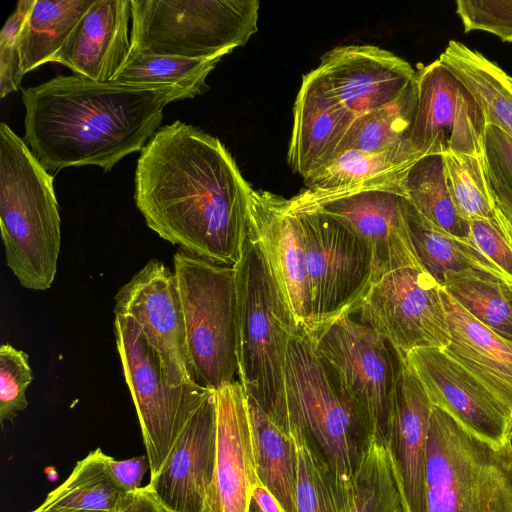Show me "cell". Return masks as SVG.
<instances>
[{
  "label": "cell",
  "instance_id": "1",
  "mask_svg": "<svg viewBox=\"0 0 512 512\" xmlns=\"http://www.w3.org/2000/svg\"><path fill=\"white\" fill-rule=\"evenodd\" d=\"M252 189L217 137L179 120L156 131L135 171V203L150 229L232 267L247 240Z\"/></svg>",
  "mask_w": 512,
  "mask_h": 512
},
{
  "label": "cell",
  "instance_id": "2",
  "mask_svg": "<svg viewBox=\"0 0 512 512\" xmlns=\"http://www.w3.org/2000/svg\"><path fill=\"white\" fill-rule=\"evenodd\" d=\"M187 98L193 97L171 85L58 76L23 89L25 142L47 171L83 165L109 171L145 147L166 105Z\"/></svg>",
  "mask_w": 512,
  "mask_h": 512
},
{
  "label": "cell",
  "instance_id": "3",
  "mask_svg": "<svg viewBox=\"0 0 512 512\" xmlns=\"http://www.w3.org/2000/svg\"><path fill=\"white\" fill-rule=\"evenodd\" d=\"M234 269L239 382L246 395L279 423L287 415L288 346L301 326L262 249L248 235Z\"/></svg>",
  "mask_w": 512,
  "mask_h": 512
},
{
  "label": "cell",
  "instance_id": "4",
  "mask_svg": "<svg viewBox=\"0 0 512 512\" xmlns=\"http://www.w3.org/2000/svg\"><path fill=\"white\" fill-rule=\"evenodd\" d=\"M0 228L6 264L27 289L55 279L61 233L53 177L26 142L0 123Z\"/></svg>",
  "mask_w": 512,
  "mask_h": 512
},
{
  "label": "cell",
  "instance_id": "5",
  "mask_svg": "<svg viewBox=\"0 0 512 512\" xmlns=\"http://www.w3.org/2000/svg\"><path fill=\"white\" fill-rule=\"evenodd\" d=\"M426 509L512 512V442H489L434 405L427 436Z\"/></svg>",
  "mask_w": 512,
  "mask_h": 512
},
{
  "label": "cell",
  "instance_id": "6",
  "mask_svg": "<svg viewBox=\"0 0 512 512\" xmlns=\"http://www.w3.org/2000/svg\"><path fill=\"white\" fill-rule=\"evenodd\" d=\"M287 410L305 428L317 451L343 483H351L375 438L356 404L315 353L300 327L286 362Z\"/></svg>",
  "mask_w": 512,
  "mask_h": 512
},
{
  "label": "cell",
  "instance_id": "7",
  "mask_svg": "<svg viewBox=\"0 0 512 512\" xmlns=\"http://www.w3.org/2000/svg\"><path fill=\"white\" fill-rule=\"evenodd\" d=\"M131 50L222 58L257 31V0H130Z\"/></svg>",
  "mask_w": 512,
  "mask_h": 512
},
{
  "label": "cell",
  "instance_id": "8",
  "mask_svg": "<svg viewBox=\"0 0 512 512\" xmlns=\"http://www.w3.org/2000/svg\"><path fill=\"white\" fill-rule=\"evenodd\" d=\"M173 265L195 381L216 390L238 370L235 269L182 249Z\"/></svg>",
  "mask_w": 512,
  "mask_h": 512
},
{
  "label": "cell",
  "instance_id": "9",
  "mask_svg": "<svg viewBox=\"0 0 512 512\" xmlns=\"http://www.w3.org/2000/svg\"><path fill=\"white\" fill-rule=\"evenodd\" d=\"M113 326L153 480L191 416L213 389L199 384L172 385L138 324L130 317L115 315Z\"/></svg>",
  "mask_w": 512,
  "mask_h": 512
},
{
  "label": "cell",
  "instance_id": "10",
  "mask_svg": "<svg viewBox=\"0 0 512 512\" xmlns=\"http://www.w3.org/2000/svg\"><path fill=\"white\" fill-rule=\"evenodd\" d=\"M306 332L317 356L363 413L374 437L385 445L402 354L351 315L339 316Z\"/></svg>",
  "mask_w": 512,
  "mask_h": 512
},
{
  "label": "cell",
  "instance_id": "11",
  "mask_svg": "<svg viewBox=\"0 0 512 512\" xmlns=\"http://www.w3.org/2000/svg\"><path fill=\"white\" fill-rule=\"evenodd\" d=\"M301 232L311 323L306 331L357 313L376 279L368 247L340 220L319 210L291 211Z\"/></svg>",
  "mask_w": 512,
  "mask_h": 512
},
{
  "label": "cell",
  "instance_id": "12",
  "mask_svg": "<svg viewBox=\"0 0 512 512\" xmlns=\"http://www.w3.org/2000/svg\"><path fill=\"white\" fill-rule=\"evenodd\" d=\"M442 287L421 267H403L374 281L363 298L359 321L402 355L421 348L443 350L450 342Z\"/></svg>",
  "mask_w": 512,
  "mask_h": 512
},
{
  "label": "cell",
  "instance_id": "13",
  "mask_svg": "<svg viewBox=\"0 0 512 512\" xmlns=\"http://www.w3.org/2000/svg\"><path fill=\"white\" fill-rule=\"evenodd\" d=\"M415 85L411 149L420 157L483 156L488 123L468 88L438 59L416 72Z\"/></svg>",
  "mask_w": 512,
  "mask_h": 512
},
{
  "label": "cell",
  "instance_id": "14",
  "mask_svg": "<svg viewBox=\"0 0 512 512\" xmlns=\"http://www.w3.org/2000/svg\"><path fill=\"white\" fill-rule=\"evenodd\" d=\"M114 314L132 318L174 386L197 384L174 272L151 259L115 296Z\"/></svg>",
  "mask_w": 512,
  "mask_h": 512
},
{
  "label": "cell",
  "instance_id": "15",
  "mask_svg": "<svg viewBox=\"0 0 512 512\" xmlns=\"http://www.w3.org/2000/svg\"><path fill=\"white\" fill-rule=\"evenodd\" d=\"M405 357L433 405L489 442H512V410L443 350L421 348Z\"/></svg>",
  "mask_w": 512,
  "mask_h": 512
},
{
  "label": "cell",
  "instance_id": "16",
  "mask_svg": "<svg viewBox=\"0 0 512 512\" xmlns=\"http://www.w3.org/2000/svg\"><path fill=\"white\" fill-rule=\"evenodd\" d=\"M314 70L327 92L356 117L398 98L416 75L404 59L366 44L335 47Z\"/></svg>",
  "mask_w": 512,
  "mask_h": 512
},
{
  "label": "cell",
  "instance_id": "17",
  "mask_svg": "<svg viewBox=\"0 0 512 512\" xmlns=\"http://www.w3.org/2000/svg\"><path fill=\"white\" fill-rule=\"evenodd\" d=\"M217 445L213 477L202 512H250L260 481L246 393L239 381L215 390Z\"/></svg>",
  "mask_w": 512,
  "mask_h": 512
},
{
  "label": "cell",
  "instance_id": "18",
  "mask_svg": "<svg viewBox=\"0 0 512 512\" xmlns=\"http://www.w3.org/2000/svg\"><path fill=\"white\" fill-rule=\"evenodd\" d=\"M406 206L400 189L373 188L301 210H319L344 223L371 251L378 279L403 267H421L409 235Z\"/></svg>",
  "mask_w": 512,
  "mask_h": 512
},
{
  "label": "cell",
  "instance_id": "19",
  "mask_svg": "<svg viewBox=\"0 0 512 512\" xmlns=\"http://www.w3.org/2000/svg\"><path fill=\"white\" fill-rule=\"evenodd\" d=\"M433 406L416 372L402 355L384 446L403 512H427V436Z\"/></svg>",
  "mask_w": 512,
  "mask_h": 512
},
{
  "label": "cell",
  "instance_id": "20",
  "mask_svg": "<svg viewBox=\"0 0 512 512\" xmlns=\"http://www.w3.org/2000/svg\"><path fill=\"white\" fill-rule=\"evenodd\" d=\"M248 237L262 249L274 278L299 324L311 323V301L299 225L288 199L252 189L247 210Z\"/></svg>",
  "mask_w": 512,
  "mask_h": 512
},
{
  "label": "cell",
  "instance_id": "21",
  "mask_svg": "<svg viewBox=\"0 0 512 512\" xmlns=\"http://www.w3.org/2000/svg\"><path fill=\"white\" fill-rule=\"evenodd\" d=\"M217 445L215 390L177 438L157 477L148 483L172 512H202L212 481Z\"/></svg>",
  "mask_w": 512,
  "mask_h": 512
},
{
  "label": "cell",
  "instance_id": "22",
  "mask_svg": "<svg viewBox=\"0 0 512 512\" xmlns=\"http://www.w3.org/2000/svg\"><path fill=\"white\" fill-rule=\"evenodd\" d=\"M356 118L327 92L315 70L305 74L293 107L287 152L291 169L305 180L327 165Z\"/></svg>",
  "mask_w": 512,
  "mask_h": 512
},
{
  "label": "cell",
  "instance_id": "23",
  "mask_svg": "<svg viewBox=\"0 0 512 512\" xmlns=\"http://www.w3.org/2000/svg\"><path fill=\"white\" fill-rule=\"evenodd\" d=\"M130 19V0H95L52 62L75 75L110 82L130 52Z\"/></svg>",
  "mask_w": 512,
  "mask_h": 512
},
{
  "label": "cell",
  "instance_id": "24",
  "mask_svg": "<svg viewBox=\"0 0 512 512\" xmlns=\"http://www.w3.org/2000/svg\"><path fill=\"white\" fill-rule=\"evenodd\" d=\"M420 157L409 151L366 153L348 149L304 180L306 189L288 199L290 210L373 188H399L406 170Z\"/></svg>",
  "mask_w": 512,
  "mask_h": 512
},
{
  "label": "cell",
  "instance_id": "25",
  "mask_svg": "<svg viewBox=\"0 0 512 512\" xmlns=\"http://www.w3.org/2000/svg\"><path fill=\"white\" fill-rule=\"evenodd\" d=\"M450 342L443 351L512 410V343L474 319L443 289Z\"/></svg>",
  "mask_w": 512,
  "mask_h": 512
},
{
  "label": "cell",
  "instance_id": "26",
  "mask_svg": "<svg viewBox=\"0 0 512 512\" xmlns=\"http://www.w3.org/2000/svg\"><path fill=\"white\" fill-rule=\"evenodd\" d=\"M280 426L294 449L296 512H341L353 496V481L338 480L302 424L287 410Z\"/></svg>",
  "mask_w": 512,
  "mask_h": 512
},
{
  "label": "cell",
  "instance_id": "27",
  "mask_svg": "<svg viewBox=\"0 0 512 512\" xmlns=\"http://www.w3.org/2000/svg\"><path fill=\"white\" fill-rule=\"evenodd\" d=\"M438 60L468 88L487 123L512 138V89L506 72L481 52L456 40L448 42Z\"/></svg>",
  "mask_w": 512,
  "mask_h": 512
},
{
  "label": "cell",
  "instance_id": "28",
  "mask_svg": "<svg viewBox=\"0 0 512 512\" xmlns=\"http://www.w3.org/2000/svg\"><path fill=\"white\" fill-rule=\"evenodd\" d=\"M247 404L258 478L284 512H296L295 459L291 439L253 398L247 396Z\"/></svg>",
  "mask_w": 512,
  "mask_h": 512
},
{
  "label": "cell",
  "instance_id": "29",
  "mask_svg": "<svg viewBox=\"0 0 512 512\" xmlns=\"http://www.w3.org/2000/svg\"><path fill=\"white\" fill-rule=\"evenodd\" d=\"M406 221L421 268L441 287L452 275L467 271L506 278L474 245L435 228L408 201Z\"/></svg>",
  "mask_w": 512,
  "mask_h": 512
},
{
  "label": "cell",
  "instance_id": "30",
  "mask_svg": "<svg viewBox=\"0 0 512 512\" xmlns=\"http://www.w3.org/2000/svg\"><path fill=\"white\" fill-rule=\"evenodd\" d=\"M399 188L410 205L429 224L473 245L470 223L459 215L449 194L443 155L420 157L402 175Z\"/></svg>",
  "mask_w": 512,
  "mask_h": 512
},
{
  "label": "cell",
  "instance_id": "31",
  "mask_svg": "<svg viewBox=\"0 0 512 512\" xmlns=\"http://www.w3.org/2000/svg\"><path fill=\"white\" fill-rule=\"evenodd\" d=\"M95 0H34L19 35L25 75L52 62Z\"/></svg>",
  "mask_w": 512,
  "mask_h": 512
},
{
  "label": "cell",
  "instance_id": "32",
  "mask_svg": "<svg viewBox=\"0 0 512 512\" xmlns=\"http://www.w3.org/2000/svg\"><path fill=\"white\" fill-rule=\"evenodd\" d=\"M416 106L414 79L398 98L357 117L344 137L338 154L354 149L366 153L404 150L417 155L409 144Z\"/></svg>",
  "mask_w": 512,
  "mask_h": 512
},
{
  "label": "cell",
  "instance_id": "33",
  "mask_svg": "<svg viewBox=\"0 0 512 512\" xmlns=\"http://www.w3.org/2000/svg\"><path fill=\"white\" fill-rule=\"evenodd\" d=\"M112 456L100 448L78 461L69 477L48 493L44 504L72 510L116 512L126 492L109 467Z\"/></svg>",
  "mask_w": 512,
  "mask_h": 512
},
{
  "label": "cell",
  "instance_id": "34",
  "mask_svg": "<svg viewBox=\"0 0 512 512\" xmlns=\"http://www.w3.org/2000/svg\"><path fill=\"white\" fill-rule=\"evenodd\" d=\"M442 289L474 319L512 343V281L467 271L452 275Z\"/></svg>",
  "mask_w": 512,
  "mask_h": 512
},
{
  "label": "cell",
  "instance_id": "35",
  "mask_svg": "<svg viewBox=\"0 0 512 512\" xmlns=\"http://www.w3.org/2000/svg\"><path fill=\"white\" fill-rule=\"evenodd\" d=\"M220 60L144 54L130 49L125 63L110 82L135 86L171 85L195 97L209 90L206 78Z\"/></svg>",
  "mask_w": 512,
  "mask_h": 512
},
{
  "label": "cell",
  "instance_id": "36",
  "mask_svg": "<svg viewBox=\"0 0 512 512\" xmlns=\"http://www.w3.org/2000/svg\"><path fill=\"white\" fill-rule=\"evenodd\" d=\"M446 185L459 215L468 222L488 221L512 241V235L497 216L488 190L483 156L445 154Z\"/></svg>",
  "mask_w": 512,
  "mask_h": 512
},
{
  "label": "cell",
  "instance_id": "37",
  "mask_svg": "<svg viewBox=\"0 0 512 512\" xmlns=\"http://www.w3.org/2000/svg\"><path fill=\"white\" fill-rule=\"evenodd\" d=\"M352 481V499L341 512H403L385 446L376 438Z\"/></svg>",
  "mask_w": 512,
  "mask_h": 512
},
{
  "label": "cell",
  "instance_id": "38",
  "mask_svg": "<svg viewBox=\"0 0 512 512\" xmlns=\"http://www.w3.org/2000/svg\"><path fill=\"white\" fill-rule=\"evenodd\" d=\"M483 160L496 214L512 229V138L493 124L486 127Z\"/></svg>",
  "mask_w": 512,
  "mask_h": 512
},
{
  "label": "cell",
  "instance_id": "39",
  "mask_svg": "<svg viewBox=\"0 0 512 512\" xmlns=\"http://www.w3.org/2000/svg\"><path fill=\"white\" fill-rule=\"evenodd\" d=\"M33 380L28 355L9 343L0 347V421H12L27 407L26 390Z\"/></svg>",
  "mask_w": 512,
  "mask_h": 512
},
{
  "label": "cell",
  "instance_id": "40",
  "mask_svg": "<svg viewBox=\"0 0 512 512\" xmlns=\"http://www.w3.org/2000/svg\"><path fill=\"white\" fill-rule=\"evenodd\" d=\"M34 0H20L0 33V96L17 91L24 76L21 69L19 35Z\"/></svg>",
  "mask_w": 512,
  "mask_h": 512
},
{
  "label": "cell",
  "instance_id": "41",
  "mask_svg": "<svg viewBox=\"0 0 512 512\" xmlns=\"http://www.w3.org/2000/svg\"><path fill=\"white\" fill-rule=\"evenodd\" d=\"M465 32L484 31L512 42V0H457Z\"/></svg>",
  "mask_w": 512,
  "mask_h": 512
},
{
  "label": "cell",
  "instance_id": "42",
  "mask_svg": "<svg viewBox=\"0 0 512 512\" xmlns=\"http://www.w3.org/2000/svg\"><path fill=\"white\" fill-rule=\"evenodd\" d=\"M469 223L473 245L512 281V241L488 221Z\"/></svg>",
  "mask_w": 512,
  "mask_h": 512
},
{
  "label": "cell",
  "instance_id": "43",
  "mask_svg": "<svg viewBox=\"0 0 512 512\" xmlns=\"http://www.w3.org/2000/svg\"><path fill=\"white\" fill-rule=\"evenodd\" d=\"M109 467L117 483L126 492H132L141 488L142 479L146 471L150 470L147 455L120 461L111 457Z\"/></svg>",
  "mask_w": 512,
  "mask_h": 512
},
{
  "label": "cell",
  "instance_id": "44",
  "mask_svg": "<svg viewBox=\"0 0 512 512\" xmlns=\"http://www.w3.org/2000/svg\"><path fill=\"white\" fill-rule=\"evenodd\" d=\"M116 512H172L156 496L147 484L135 491L128 492Z\"/></svg>",
  "mask_w": 512,
  "mask_h": 512
},
{
  "label": "cell",
  "instance_id": "45",
  "mask_svg": "<svg viewBox=\"0 0 512 512\" xmlns=\"http://www.w3.org/2000/svg\"><path fill=\"white\" fill-rule=\"evenodd\" d=\"M252 502L260 512H284L277 499L260 481L253 488Z\"/></svg>",
  "mask_w": 512,
  "mask_h": 512
},
{
  "label": "cell",
  "instance_id": "46",
  "mask_svg": "<svg viewBox=\"0 0 512 512\" xmlns=\"http://www.w3.org/2000/svg\"><path fill=\"white\" fill-rule=\"evenodd\" d=\"M32 512H92V511L65 509V508H60V507L49 506L42 502V504L40 506H38Z\"/></svg>",
  "mask_w": 512,
  "mask_h": 512
},
{
  "label": "cell",
  "instance_id": "47",
  "mask_svg": "<svg viewBox=\"0 0 512 512\" xmlns=\"http://www.w3.org/2000/svg\"><path fill=\"white\" fill-rule=\"evenodd\" d=\"M508 83L512 89V77L508 75Z\"/></svg>",
  "mask_w": 512,
  "mask_h": 512
}]
</instances>
